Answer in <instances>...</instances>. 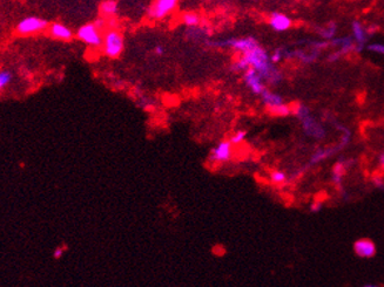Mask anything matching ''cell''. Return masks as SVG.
Masks as SVG:
<instances>
[{
	"mask_svg": "<svg viewBox=\"0 0 384 287\" xmlns=\"http://www.w3.org/2000/svg\"><path fill=\"white\" fill-rule=\"evenodd\" d=\"M291 19L283 13H273L269 18V26L276 32H285L291 27Z\"/></svg>",
	"mask_w": 384,
	"mask_h": 287,
	"instance_id": "5bb4252c",
	"label": "cell"
},
{
	"mask_svg": "<svg viewBox=\"0 0 384 287\" xmlns=\"http://www.w3.org/2000/svg\"><path fill=\"white\" fill-rule=\"evenodd\" d=\"M179 0H154L147 11L148 18L162 20L175 11Z\"/></svg>",
	"mask_w": 384,
	"mask_h": 287,
	"instance_id": "52a82bcc",
	"label": "cell"
},
{
	"mask_svg": "<svg viewBox=\"0 0 384 287\" xmlns=\"http://www.w3.org/2000/svg\"><path fill=\"white\" fill-rule=\"evenodd\" d=\"M154 52H155L156 55H162V54H164L165 49H164V47H162V46H156L155 49H154Z\"/></svg>",
	"mask_w": 384,
	"mask_h": 287,
	"instance_id": "4dcf8cb0",
	"label": "cell"
},
{
	"mask_svg": "<svg viewBox=\"0 0 384 287\" xmlns=\"http://www.w3.org/2000/svg\"><path fill=\"white\" fill-rule=\"evenodd\" d=\"M377 163H378V167H380L381 170L384 173V151L383 153H381L378 155V159H377Z\"/></svg>",
	"mask_w": 384,
	"mask_h": 287,
	"instance_id": "83f0119b",
	"label": "cell"
},
{
	"mask_svg": "<svg viewBox=\"0 0 384 287\" xmlns=\"http://www.w3.org/2000/svg\"><path fill=\"white\" fill-rule=\"evenodd\" d=\"M243 81H245L246 86L248 87L249 91L255 95H261L266 91V88H267L265 84V79L253 68L246 70L245 74H243Z\"/></svg>",
	"mask_w": 384,
	"mask_h": 287,
	"instance_id": "30bf717a",
	"label": "cell"
},
{
	"mask_svg": "<svg viewBox=\"0 0 384 287\" xmlns=\"http://www.w3.org/2000/svg\"><path fill=\"white\" fill-rule=\"evenodd\" d=\"M125 42L123 36L116 30H109L103 34L102 40V52L103 54L111 59H116L122 53Z\"/></svg>",
	"mask_w": 384,
	"mask_h": 287,
	"instance_id": "277c9868",
	"label": "cell"
},
{
	"mask_svg": "<svg viewBox=\"0 0 384 287\" xmlns=\"http://www.w3.org/2000/svg\"><path fill=\"white\" fill-rule=\"evenodd\" d=\"M49 33L52 38L58 39V40L68 41L73 38V33L71 28H68L66 25L61 22H53L49 26Z\"/></svg>",
	"mask_w": 384,
	"mask_h": 287,
	"instance_id": "9a60e30c",
	"label": "cell"
},
{
	"mask_svg": "<svg viewBox=\"0 0 384 287\" xmlns=\"http://www.w3.org/2000/svg\"><path fill=\"white\" fill-rule=\"evenodd\" d=\"M335 31H336L335 26L332 25V27L326 28V32L322 33V35H323V38H326V39H332V38H334V35H335Z\"/></svg>",
	"mask_w": 384,
	"mask_h": 287,
	"instance_id": "484cf974",
	"label": "cell"
},
{
	"mask_svg": "<svg viewBox=\"0 0 384 287\" xmlns=\"http://www.w3.org/2000/svg\"><path fill=\"white\" fill-rule=\"evenodd\" d=\"M12 79H13L12 73H11L10 70L2 69L1 72H0V89H1V91H4L8 84L11 83Z\"/></svg>",
	"mask_w": 384,
	"mask_h": 287,
	"instance_id": "44dd1931",
	"label": "cell"
},
{
	"mask_svg": "<svg viewBox=\"0 0 384 287\" xmlns=\"http://www.w3.org/2000/svg\"><path fill=\"white\" fill-rule=\"evenodd\" d=\"M351 165L352 161H349V159H340L334 164L332 170V182L338 190H342V188H343L344 176Z\"/></svg>",
	"mask_w": 384,
	"mask_h": 287,
	"instance_id": "4fadbf2b",
	"label": "cell"
},
{
	"mask_svg": "<svg viewBox=\"0 0 384 287\" xmlns=\"http://www.w3.org/2000/svg\"><path fill=\"white\" fill-rule=\"evenodd\" d=\"M269 179L274 185H284L288 182V175L285 171L275 169V170H271L270 174H269Z\"/></svg>",
	"mask_w": 384,
	"mask_h": 287,
	"instance_id": "ac0fdd59",
	"label": "cell"
},
{
	"mask_svg": "<svg viewBox=\"0 0 384 287\" xmlns=\"http://www.w3.org/2000/svg\"><path fill=\"white\" fill-rule=\"evenodd\" d=\"M49 28V22L39 16H26L17 24L16 32L19 35H33Z\"/></svg>",
	"mask_w": 384,
	"mask_h": 287,
	"instance_id": "8992f818",
	"label": "cell"
},
{
	"mask_svg": "<svg viewBox=\"0 0 384 287\" xmlns=\"http://www.w3.org/2000/svg\"><path fill=\"white\" fill-rule=\"evenodd\" d=\"M342 149H343V147H342L340 143L335 145H329V147H321L316 149V150L312 154V156H310L308 165L313 167V165L319 164V163L324 162L326 159H329L330 157L335 156L336 154L340 153Z\"/></svg>",
	"mask_w": 384,
	"mask_h": 287,
	"instance_id": "8fae6325",
	"label": "cell"
},
{
	"mask_svg": "<svg viewBox=\"0 0 384 287\" xmlns=\"http://www.w3.org/2000/svg\"><path fill=\"white\" fill-rule=\"evenodd\" d=\"M233 147L232 142L229 140H223L218 142L209 153V161L215 164H222L231 161L233 156Z\"/></svg>",
	"mask_w": 384,
	"mask_h": 287,
	"instance_id": "ba28073f",
	"label": "cell"
},
{
	"mask_svg": "<svg viewBox=\"0 0 384 287\" xmlns=\"http://www.w3.org/2000/svg\"><path fill=\"white\" fill-rule=\"evenodd\" d=\"M94 24L97 25L100 30H102V28L105 27V20H103V19H98V20L94 21Z\"/></svg>",
	"mask_w": 384,
	"mask_h": 287,
	"instance_id": "f546056e",
	"label": "cell"
},
{
	"mask_svg": "<svg viewBox=\"0 0 384 287\" xmlns=\"http://www.w3.org/2000/svg\"><path fill=\"white\" fill-rule=\"evenodd\" d=\"M371 183L376 189L384 190V176L383 175H375L372 176Z\"/></svg>",
	"mask_w": 384,
	"mask_h": 287,
	"instance_id": "603a6c76",
	"label": "cell"
},
{
	"mask_svg": "<svg viewBox=\"0 0 384 287\" xmlns=\"http://www.w3.org/2000/svg\"><path fill=\"white\" fill-rule=\"evenodd\" d=\"M65 251H66V247H63V246L55 247L54 251H53V253H52L53 259L58 260V259H60V258H63V255H64V253H65Z\"/></svg>",
	"mask_w": 384,
	"mask_h": 287,
	"instance_id": "d4e9b609",
	"label": "cell"
},
{
	"mask_svg": "<svg viewBox=\"0 0 384 287\" xmlns=\"http://www.w3.org/2000/svg\"><path fill=\"white\" fill-rule=\"evenodd\" d=\"M322 207H323V202L315 201L314 203H312V205H310V211H312V212H318V211L322 209Z\"/></svg>",
	"mask_w": 384,
	"mask_h": 287,
	"instance_id": "4316f807",
	"label": "cell"
},
{
	"mask_svg": "<svg viewBox=\"0 0 384 287\" xmlns=\"http://www.w3.org/2000/svg\"><path fill=\"white\" fill-rule=\"evenodd\" d=\"M270 56L262 47L257 46L256 48L241 54V56L233 64V69L236 72H246L247 69L253 68L259 73L268 83L276 84L281 81V74L275 67L273 66Z\"/></svg>",
	"mask_w": 384,
	"mask_h": 287,
	"instance_id": "6da1fadb",
	"label": "cell"
},
{
	"mask_svg": "<svg viewBox=\"0 0 384 287\" xmlns=\"http://www.w3.org/2000/svg\"><path fill=\"white\" fill-rule=\"evenodd\" d=\"M217 45L220 47H228V48H232L235 52L241 53V54H245V53L256 48L259 46L257 41L254 38H250V36H248V38L229 39V40L217 42Z\"/></svg>",
	"mask_w": 384,
	"mask_h": 287,
	"instance_id": "9c48e42d",
	"label": "cell"
},
{
	"mask_svg": "<svg viewBox=\"0 0 384 287\" xmlns=\"http://www.w3.org/2000/svg\"><path fill=\"white\" fill-rule=\"evenodd\" d=\"M77 38L80 41H83V44L87 45V46L93 47V48H98V47L102 46L103 35L101 34V30L94 22L83 25L78 30Z\"/></svg>",
	"mask_w": 384,
	"mask_h": 287,
	"instance_id": "5b68a950",
	"label": "cell"
},
{
	"mask_svg": "<svg viewBox=\"0 0 384 287\" xmlns=\"http://www.w3.org/2000/svg\"><path fill=\"white\" fill-rule=\"evenodd\" d=\"M363 287H381V286L377 285V284H367V285H364Z\"/></svg>",
	"mask_w": 384,
	"mask_h": 287,
	"instance_id": "1f68e13d",
	"label": "cell"
},
{
	"mask_svg": "<svg viewBox=\"0 0 384 287\" xmlns=\"http://www.w3.org/2000/svg\"><path fill=\"white\" fill-rule=\"evenodd\" d=\"M352 35H354V40L358 47H363V45L366 44L367 40V32L362 26V24L358 21H355L352 24Z\"/></svg>",
	"mask_w": 384,
	"mask_h": 287,
	"instance_id": "2e32d148",
	"label": "cell"
},
{
	"mask_svg": "<svg viewBox=\"0 0 384 287\" xmlns=\"http://www.w3.org/2000/svg\"><path fill=\"white\" fill-rule=\"evenodd\" d=\"M369 50H371V52H375L377 53V54H381V55H384V44H372L370 45L368 47Z\"/></svg>",
	"mask_w": 384,
	"mask_h": 287,
	"instance_id": "cb8c5ba5",
	"label": "cell"
},
{
	"mask_svg": "<svg viewBox=\"0 0 384 287\" xmlns=\"http://www.w3.org/2000/svg\"><path fill=\"white\" fill-rule=\"evenodd\" d=\"M281 58H282V56H281V50H276V52L270 56V59H271V61H273V63H279V61L281 60Z\"/></svg>",
	"mask_w": 384,
	"mask_h": 287,
	"instance_id": "f1b7e54d",
	"label": "cell"
},
{
	"mask_svg": "<svg viewBox=\"0 0 384 287\" xmlns=\"http://www.w3.org/2000/svg\"><path fill=\"white\" fill-rule=\"evenodd\" d=\"M181 20L186 26L195 27L200 24L201 18L200 16L195 12H186L181 16Z\"/></svg>",
	"mask_w": 384,
	"mask_h": 287,
	"instance_id": "d6986e66",
	"label": "cell"
},
{
	"mask_svg": "<svg viewBox=\"0 0 384 287\" xmlns=\"http://www.w3.org/2000/svg\"><path fill=\"white\" fill-rule=\"evenodd\" d=\"M354 252L357 257L363 259H371L376 255V245L369 238H361L354 243Z\"/></svg>",
	"mask_w": 384,
	"mask_h": 287,
	"instance_id": "7c38bea8",
	"label": "cell"
},
{
	"mask_svg": "<svg viewBox=\"0 0 384 287\" xmlns=\"http://www.w3.org/2000/svg\"><path fill=\"white\" fill-rule=\"evenodd\" d=\"M119 6L116 0H105L100 4V13L102 16H113L117 13Z\"/></svg>",
	"mask_w": 384,
	"mask_h": 287,
	"instance_id": "e0dca14e",
	"label": "cell"
},
{
	"mask_svg": "<svg viewBox=\"0 0 384 287\" xmlns=\"http://www.w3.org/2000/svg\"><path fill=\"white\" fill-rule=\"evenodd\" d=\"M246 137H247V131L246 130H237V131H235V133L232 135L229 141H231L233 145H240L241 143L245 142Z\"/></svg>",
	"mask_w": 384,
	"mask_h": 287,
	"instance_id": "7402d4cb",
	"label": "cell"
},
{
	"mask_svg": "<svg viewBox=\"0 0 384 287\" xmlns=\"http://www.w3.org/2000/svg\"><path fill=\"white\" fill-rule=\"evenodd\" d=\"M295 115L301 123L302 129L308 137L314 140H322L326 137V129L318 122L309 109L303 105H299L295 108Z\"/></svg>",
	"mask_w": 384,
	"mask_h": 287,
	"instance_id": "7a4b0ae2",
	"label": "cell"
},
{
	"mask_svg": "<svg viewBox=\"0 0 384 287\" xmlns=\"http://www.w3.org/2000/svg\"><path fill=\"white\" fill-rule=\"evenodd\" d=\"M262 103L265 105L266 108L270 112V114L275 115V116H288L291 114V107L285 103L284 98L281 95L277 94L275 92L269 91L268 88H266V91L262 93L261 95Z\"/></svg>",
	"mask_w": 384,
	"mask_h": 287,
	"instance_id": "3957f363",
	"label": "cell"
},
{
	"mask_svg": "<svg viewBox=\"0 0 384 287\" xmlns=\"http://www.w3.org/2000/svg\"><path fill=\"white\" fill-rule=\"evenodd\" d=\"M335 44L340 47V50L342 53H348L354 48V42L350 38H342L335 40Z\"/></svg>",
	"mask_w": 384,
	"mask_h": 287,
	"instance_id": "ffe728a7",
	"label": "cell"
}]
</instances>
